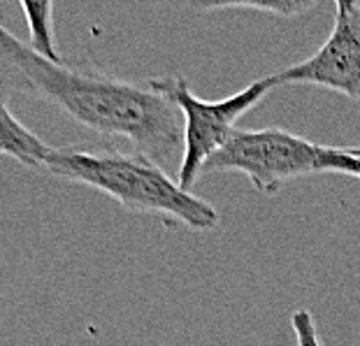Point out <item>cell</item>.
Instances as JSON below:
<instances>
[{"label":"cell","mask_w":360,"mask_h":346,"mask_svg":"<svg viewBox=\"0 0 360 346\" xmlns=\"http://www.w3.org/2000/svg\"><path fill=\"white\" fill-rule=\"evenodd\" d=\"M0 96L42 100L94 135L130 144L154 163L181 160L179 107L151 84L119 79L91 60H47L0 26Z\"/></svg>","instance_id":"6da1fadb"},{"label":"cell","mask_w":360,"mask_h":346,"mask_svg":"<svg viewBox=\"0 0 360 346\" xmlns=\"http://www.w3.org/2000/svg\"><path fill=\"white\" fill-rule=\"evenodd\" d=\"M44 170L101 191L130 214H156L195 233L214 230L221 221L214 205L184 191L158 163L137 151L51 147Z\"/></svg>","instance_id":"7a4b0ae2"},{"label":"cell","mask_w":360,"mask_h":346,"mask_svg":"<svg viewBox=\"0 0 360 346\" xmlns=\"http://www.w3.org/2000/svg\"><path fill=\"white\" fill-rule=\"evenodd\" d=\"M179 107L184 119V151L177 170V184L191 191L202 177V167L214 153L231 140L237 130V121L251 112L272 89H277L272 75L251 82L247 89L237 91L224 100H202L191 91L181 75L158 77L149 82Z\"/></svg>","instance_id":"3957f363"},{"label":"cell","mask_w":360,"mask_h":346,"mask_svg":"<svg viewBox=\"0 0 360 346\" xmlns=\"http://www.w3.org/2000/svg\"><path fill=\"white\" fill-rule=\"evenodd\" d=\"M321 144L283 128H237L224 147L207 160L202 174L237 172L258 193L274 196L288 181L319 174Z\"/></svg>","instance_id":"277c9868"},{"label":"cell","mask_w":360,"mask_h":346,"mask_svg":"<svg viewBox=\"0 0 360 346\" xmlns=\"http://www.w3.org/2000/svg\"><path fill=\"white\" fill-rule=\"evenodd\" d=\"M277 86L309 84L360 103V3L337 0L335 24L316 53L274 72Z\"/></svg>","instance_id":"5b68a950"},{"label":"cell","mask_w":360,"mask_h":346,"mask_svg":"<svg viewBox=\"0 0 360 346\" xmlns=\"http://www.w3.org/2000/svg\"><path fill=\"white\" fill-rule=\"evenodd\" d=\"M51 147L14 117L10 103L0 96V156H7L26 167H44Z\"/></svg>","instance_id":"8992f818"},{"label":"cell","mask_w":360,"mask_h":346,"mask_svg":"<svg viewBox=\"0 0 360 346\" xmlns=\"http://www.w3.org/2000/svg\"><path fill=\"white\" fill-rule=\"evenodd\" d=\"M21 12L26 17L30 44L28 47L40 53L47 60H63L65 56L56 47L53 37V3H33V0H21Z\"/></svg>","instance_id":"52a82bcc"},{"label":"cell","mask_w":360,"mask_h":346,"mask_svg":"<svg viewBox=\"0 0 360 346\" xmlns=\"http://www.w3.org/2000/svg\"><path fill=\"white\" fill-rule=\"evenodd\" d=\"M319 3L314 0H279V3H210V5H198L200 10H254V12H267L274 14V17H297V14H304L314 10Z\"/></svg>","instance_id":"ba28073f"},{"label":"cell","mask_w":360,"mask_h":346,"mask_svg":"<svg viewBox=\"0 0 360 346\" xmlns=\"http://www.w3.org/2000/svg\"><path fill=\"white\" fill-rule=\"evenodd\" d=\"M319 172H335L360 179V147H323L321 144Z\"/></svg>","instance_id":"9c48e42d"},{"label":"cell","mask_w":360,"mask_h":346,"mask_svg":"<svg viewBox=\"0 0 360 346\" xmlns=\"http://www.w3.org/2000/svg\"><path fill=\"white\" fill-rule=\"evenodd\" d=\"M290 323H293L297 346H323L316 335V326H314L311 314L307 309H295L293 316H290Z\"/></svg>","instance_id":"30bf717a"}]
</instances>
